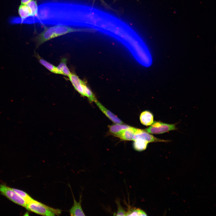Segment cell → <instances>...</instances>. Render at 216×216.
<instances>
[{"label":"cell","mask_w":216,"mask_h":216,"mask_svg":"<svg viewBox=\"0 0 216 216\" xmlns=\"http://www.w3.org/2000/svg\"><path fill=\"white\" fill-rule=\"evenodd\" d=\"M43 26V31L33 39L37 48L49 40L69 33L90 32L94 31L88 28H75L62 25H56L50 27Z\"/></svg>","instance_id":"cell-1"},{"label":"cell","mask_w":216,"mask_h":216,"mask_svg":"<svg viewBox=\"0 0 216 216\" xmlns=\"http://www.w3.org/2000/svg\"><path fill=\"white\" fill-rule=\"evenodd\" d=\"M28 211L44 216L59 215L61 210L52 208L32 199L26 208Z\"/></svg>","instance_id":"cell-2"},{"label":"cell","mask_w":216,"mask_h":216,"mask_svg":"<svg viewBox=\"0 0 216 216\" xmlns=\"http://www.w3.org/2000/svg\"><path fill=\"white\" fill-rule=\"evenodd\" d=\"M68 77L74 89L80 94L86 97L90 101L94 99L95 95L85 82L74 74L71 73Z\"/></svg>","instance_id":"cell-3"},{"label":"cell","mask_w":216,"mask_h":216,"mask_svg":"<svg viewBox=\"0 0 216 216\" xmlns=\"http://www.w3.org/2000/svg\"><path fill=\"white\" fill-rule=\"evenodd\" d=\"M0 192L13 202L26 208L27 203L21 196L10 188L4 184L0 185Z\"/></svg>","instance_id":"cell-4"},{"label":"cell","mask_w":216,"mask_h":216,"mask_svg":"<svg viewBox=\"0 0 216 216\" xmlns=\"http://www.w3.org/2000/svg\"><path fill=\"white\" fill-rule=\"evenodd\" d=\"M177 129L175 124H168L161 122L155 121L145 130L150 134H159L170 131L175 130Z\"/></svg>","instance_id":"cell-5"},{"label":"cell","mask_w":216,"mask_h":216,"mask_svg":"<svg viewBox=\"0 0 216 216\" xmlns=\"http://www.w3.org/2000/svg\"><path fill=\"white\" fill-rule=\"evenodd\" d=\"M137 138L143 139L148 143L157 142H168V140H163L156 138L145 130L137 129L135 133L133 141Z\"/></svg>","instance_id":"cell-6"},{"label":"cell","mask_w":216,"mask_h":216,"mask_svg":"<svg viewBox=\"0 0 216 216\" xmlns=\"http://www.w3.org/2000/svg\"><path fill=\"white\" fill-rule=\"evenodd\" d=\"M94 102L102 112L112 122L116 124H124L121 120L105 108L97 100Z\"/></svg>","instance_id":"cell-7"},{"label":"cell","mask_w":216,"mask_h":216,"mask_svg":"<svg viewBox=\"0 0 216 216\" xmlns=\"http://www.w3.org/2000/svg\"><path fill=\"white\" fill-rule=\"evenodd\" d=\"M137 129L131 127L129 128L122 130L115 136L123 140H133Z\"/></svg>","instance_id":"cell-8"},{"label":"cell","mask_w":216,"mask_h":216,"mask_svg":"<svg viewBox=\"0 0 216 216\" xmlns=\"http://www.w3.org/2000/svg\"><path fill=\"white\" fill-rule=\"evenodd\" d=\"M70 188L71 190L70 186ZM71 191L73 198L74 204L69 210L70 215L71 216H85L81 206V196H80L79 202H77L75 199L72 190Z\"/></svg>","instance_id":"cell-9"},{"label":"cell","mask_w":216,"mask_h":216,"mask_svg":"<svg viewBox=\"0 0 216 216\" xmlns=\"http://www.w3.org/2000/svg\"><path fill=\"white\" fill-rule=\"evenodd\" d=\"M140 118L141 123L146 126L151 125L154 122L153 116L148 111L142 112L140 114Z\"/></svg>","instance_id":"cell-10"},{"label":"cell","mask_w":216,"mask_h":216,"mask_svg":"<svg viewBox=\"0 0 216 216\" xmlns=\"http://www.w3.org/2000/svg\"><path fill=\"white\" fill-rule=\"evenodd\" d=\"M34 55L38 60L39 62L47 70L54 74H60L57 67L53 65L42 58L37 53H35Z\"/></svg>","instance_id":"cell-11"},{"label":"cell","mask_w":216,"mask_h":216,"mask_svg":"<svg viewBox=\"0 0 216 216\" xmlns=\"http://www.w3.org/2000/svg\"><path fill=\"white\" fill-rule=\"evenodd\" d=\"M131 126L122 124H116L108 126L109 132L110 134L116 136L122 130L129 128Z\"/></svg>","instance_id":"cell-12"},{"label":"cell","mask_w":216,"mask_h":216,"mask_svg":"<svg viewBox=\"0 0 216 216\" xmlns=\"http://www.w3.org/2000/svg\"><path fill=\"white\" fill-rule=\"evenodd\" d=\"M67 59L66 58H62L57 68L60 74L68 77L71 73L67 65Z\"/></svg>","instance_id":"cell-13"},{"label":"cell","mask_w":216,"mask_h":216,"mask_svg":"<svg viewBox=\"0 0 216 216\" xmlns=\"http://www.w3.org/2000/svg\"><path fill=\"white\" fill-rule=\"evenodd\" d=\"M134 141V148L136 151L139 152L145 150L146 148L148 143L145 140L141 138H137Z\"/></svg>","instance_id":"cell-14"},{"label":"cell","mask_w":216,"mask_h":216,"mask_svg":"<svg viewBox=\"0 0 216 216\" xmlns=\"http://www.w3.org/2000/svg\"><path fill=\"white\" fill-rule=\"evenodd\" d=\"M18 12L20 16L22 19L31 16L30 11L26 4H21L19 7Z\"/></svg>","instance_id":"cell-15"},{"label":"cell","mask_w":216,"mask_h":216,"mask_svg":"<svg viewBox=\"0 0 216 216\" xmlns=\"http://www.w3.org/2000/svg\"><path fill=\"white\" fill-rule=\"evenodd\" d=\"M31 12V16H36L38 14V7L37 1L32 0L27 4Z\"/></svg>","instance_id":"cell-16"},{"label":"cell","mask_w":216,"mask_h":216,"mask_svg":"<svg viewBox=\"0 0 216 216\" xmlns=\"http://www.w3.org/2000/svg\"><path fill=\"white\" fill-rule=\"evenodd\" d=\"M146 216V213L139 208H132L129 207L127 212H126V216Z\"/></svg>","instance_id":"cell-17"},{"label":"cell","mask_w":216,"mask_h":216,"mask_svg":"<svg viewBox=\"0 0 216 216\" xmlns=\"http://www.w3.org/2000/svg\"><path fill=\"white\" fill-rule=\"evenodd\" d=\"M12 189L19 196L23 198L27 202H29L32 199L28 194L26 192L16 189L12 188Z\"/></svg>","instance_id":"cell-18"},{"label":"cell","mask_w":216,"mask_h":216,"mask_svg":"<svg viewBox=\"0 0 216 216\" xmlns=\"http://www.w3.org/2000/svg\"><path fill=\"white\" fill-rule=\"evenodd\" d=\"M118 206V210L117 213L114 215L116 216H126V212L121 206L119 201H116Z\"/></svg>","instance_id":"cell-19"},{"label":"cell","mask_w":216,"mask_h":216,"mask_svg":"<svg viewBox=\"0 0 216 216\" xmlns=\"http://www.w3.org/2000/svg\"><path fill=\"white\" fill-rule=\"evenodd\" d=\"M32 0H21V4H26Z\"/></svg>","instance_id":"cell-20"},{"label":"cell","mask_w":216,"mask_h":216,"mask_svg":"<svg viewBox=\"0 0 216 216\" xmlns=\"http://www.w3.org/2000/svg\"><path fill=\"white\" fill-rule=\"evenodd\" d=\"M100 0L101 2H102V3H104V4H105V3L104 2L103 0Z\"/></svg>","instance_id":"cell-21"}]
</instances>
